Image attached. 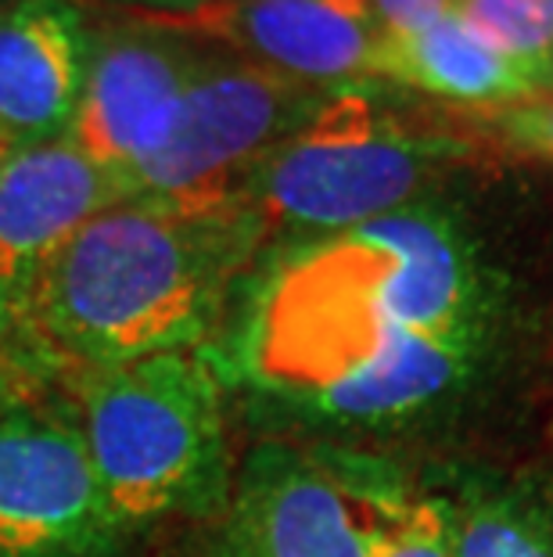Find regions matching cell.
<instances>
[{
    "mask_svg": "<svg viewBox=\"0 0 553 557\" xmlns=\"http://www.w3.org/2000/svg\"><path fill=\"white\" fill-rule=\"evenodd\" d=\"M126 198L120 173L84 156L73 140L11 148L0 159V302L90 216Z\"/></svg>",
    "mask_w": 553,
    "mask_h": 557,
    "instance_id": "obj_10",
    "label": "cell"
},
{
    "mask_svg": "<svg viewBox=\"0 0 553 557\" xmlns=\"http://www.w3.org/2000/svg\"><path fill=\"white\" fill-rule=\"evenodd\" d=\"M8 403H18V374L0 357V407H8Z\"/></svg>",
    "mask_w": 553,
    "mask_h": 557,
    "instance_id": "obj_19",
    "label": "cell"
},
{
    "mask_svg": "<svg viewBox=\"0 0 553 557\" xmlns=\"http://www.w3.org/2000/svg\"><path fill=\"white\" fill-rule=\"evenodd\" d=\"M378 76L470 109H497V104L511 109L543 94L528 69L492 47L478 29H470L456 11H445L425 29L388 33Z\"/></svg>",
    "mask_w": 553,
    "mask_h": 557,
    "instance_id": "obj_12",
    "label": "cell"
},
{
    "mask_svg": "<svg viewBox=\"0 0 553 557\" xmlns=\"http://www.w3.org/2000/svg\"><path fill=\"white\" fill-rule=\"evenodd\" d=\"M151 18L313 87L378 76L388 37L367 0H205Z\"/></svg>",
    "mask_w": 553,
    "mask_h": 557,
    "instance_id": "obj_9",
    "label": "cell"
},
{
    "mask_svg": "<svg viewBox=\"0 0 553 557\" xmlns=\"http://www.w3.org/2000/svg\"><path fill=\"white\" fill-rule=\"evenodd\" d=\"M87 0H0V137L11 148L68 134L87 65Z\"/></svg>",
    "mask_w": 553,
    "mask_h": 557,
    "instance_id": "obj_11",
    "label": "cell"
},
{
    "mask_svg": "<svg viewBox=\"0 0 553 557\" xmlns=\"http://www.w3.org/2000/svg\"><path fill=\"white\" fill-rule=\"evenodd\" d=\"M263 242V223L234 198H126L90 216L4 306L73 374L198 349Z\"/></svg>",
    "mask_w": 553,
    "mask_h": 557,
    "instance_id": "obj_2",
    "label": "cell"
},
{
    "mask_svg": "<svg viewBox=\"0 0 553 557\" xmlns=\"http://www.w3.org/2000/svg\"><path fill=\"white\" fill-rule=\"evenodd\" d=\"M90 4L109 11H140V15H180V11H191L205 0H90Z\"/></svg>",
    "mask_w": 553,
    "mask_h": 557,
    "instance_id": "obj_18",
    "label": "cell"
},
{
    "mask_svg": "<svg viewBox=\"0 0 553 557\" xmlns=\"http://www.w3.org/2000/svg\"><path fill=\"white\" fill-rule=\"evenodd\" d=\"M410 500L381 457L263 443L234 475L223 557H378Z\"/></svg>",
    "mask_w": 553,
    "mask_h": 557,
    "instance_id": "obj_5",
    "label": "cell"
},
{
    "mask_svg": "<svg viewBox=\"0 0 553 557\" xmlns=\"http://www.w3.org/2000/svg\"><path fill=\"white\" fill-rule=\"evenodd\" d=\"M8 151H11V145H8V140H4V137H0V159H4V156H8Z\"/></svg>",
    "mask_w": 553,
    "mask_h": 557,
    "instance_id": "obj_20",
    "label": "cell"
},
{
    "mask_svg": "<svg viewBox=\"0 0 553 557\" xmlns=\"http://www.w3.org/2000/svg\"><path fill=\"white\" fill-rule=\"evenodd\" d=\"M439 500L453 557H553V468L470 471Z\"/></svg>",
    "mask_w": 553,
    "mask_h": 557,
    "instance_id": "obj_13",
    "label": "cell"
},
{
    "mask_svg": "<svg viewBox=\"0 0 553 557\" xmlns=\"http://www.w3.org/2000/svg\"><path fill=\"white\" fill-rule=\"evenodd\" d=\"M79 438L123 525L219 515L230 500L223 385L198 349L76 374Z\"/></svg>",
    "mask_w": 553,
    "mask_h": 557,
    "instance_id": "obj_3",
    "label": "cell"
},
{
    "mask_svg": "<svg viewBox=\"0 0 553 557\" xmlns=\"http://www.w3.org/2000/svg\"><path fill=\"white\" fill-rule=\"evenodd\" d=\"M497 327V281L456 223L406 206L288 248L244 317L241 371L310 421L385 429L461 396Z\"/></svg>",
    "mask_w": 553,
    "mask_h": 557,
    "instance_id": "obj_1",
    "label": "cell"
},
{
    "mask_svg": "<svg viewBox=\"0 0 553 557\" xmlns=\"http://www.w3.org/2000/svg\"><path fill=\"white\" fill-rule=\"evenodd\" d=\"M461 151V140L403 120L360 83H341L310 123L241 176L230 198L263 223L266 238L302 234L313 242L406 209L428 176Z\"/></svg>",
    "mask_w": 553,
    "mask_h": 557,
    "instance_id": "obj_4",
    "label": "cell"
},
{
    "mask_svg": "<svg viewBox=\"0 0 553 557\" xmlns=\"http://www.w3.org/2000/svg\"><path fill=\"white\" fill-rule=\"evenodd\" d=\"M331 87L291 79L234 51H205L169 137L134 165L129 198L219 201L269 148L321 109Z\"/></svg>",
    "mask_w": 553,
    "mask_h": 557,
    "instance_id": "obj_6",
    "label": "cell"
},
{
    "mask_svg": "<svg viewBox=\"0 0 553 557\" xmlns=\"http://www.w3.org/2000/svg\"><path fill=\"white\" fill-rule=\"evenodd\" d=\"M378 557H453L450 518L439 496H414L381 543Z\"/></svg>",
    "mask_w": 553,
    "mask_h": 557,
    "instance_id": "obj_15",
    "label": "cell"
},
{
    "mask_svg": "<svg viewBox=\"0 0 553 557\" xmlns=\"http://www.w3.org/2000/svg\"><path fill=\"white\" fill-rule=\"evenodd\" d=\"M388 33H414L450 11V0H367Z\"/></svg>",
    "mask_w": 553,
    "mask_h": 557,
    "instance_id": "obj_17",
    "label": "cell"
},
{
    "mask_svg": "<svg viewBox=\"0 0 553 557\" xmlns=\"http://www.w3.org/2000/svg\"><path fill=\"white\" fill-rule=\"evenodd\" d=\"M120 529L73 424L0 407V557H87Z\"/></svg>",
    "mask_w": 553,
    "mask_h": 557,
    "instance_id": "obj_8",
    "label": "cell"
},
{
    "mask_svg": "<svg viewBox=\"0 0 553 557\" xmlns=\"http://www.w3.org/2000/svg\"><path fill=\"white\" fill-rule=\"evenodd\" d=\"M450 11L528 69L543 90L553 87V0H450Z\"/></svg>",
    "mask_w": 553,
    "mask_h": 557,
    "instance_id": "obj_14",
    "label": "cell"
},
{
    "mask_svg": "<svg viewBox=\"0 0 553 557\" xmlns=\"http://www.w3.org/2000/svg\"><path fill=\"white\" fill-rule=\"evenodd\" d=\"M202 54V40L151 15H101L90 26L84 87L65 140L123 181L169 137Z\"/></svg>",
    "mask_w": 553,
    "mask_h": 557,
    "instance_id": "obj_7",
    "label": "cell"
},
{
    "mask_svg": "<svg viewBox=\"0 0 553 557\" xmlns=\"http://www.w3.org/2000/svg\"><path fill=\"white\" fill-rule=\"evenodd\" d=\"M500 129L514 148L553 162V98H532L503 109Z\"/></svg>",
    "mask_w": 553,
    "mask_h": 557,
    "instance_id": "obj_16",
    "label": "cell"
}]
</instances>
